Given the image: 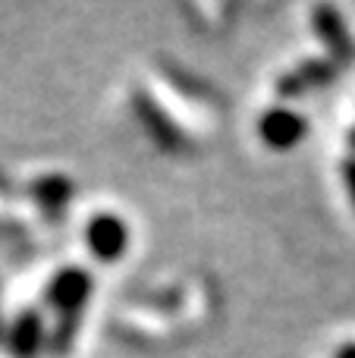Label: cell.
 Instances as JSON below:
<instances>
[{"label":"cell","instance_id":"6da1fadb","mask_svg":"<svg viewBox=\"0 0 355 358\" xmlns=\"http://www.w3.org/2000/svg\"><path fill=\"white\" fill-rule=\"evenodd\" d=\"M92 273L85 267H63L60 273H54V280L48 283V305L57 315H85V305L92 299Z\"/></svg>","mask_w":355,"mask_h":358},{"label":"cell","instance_id":"7a4b0ae2","mask_svg":"<svg viewBox=\"0 0 355 358\" xmlns=\"http://www.w3.org/2000/svg\"><path fill=\"white\" fill-rule=\"evenodd\" d=\"M340 66L331 60V57H312V60H302L299 66L287 69V73L277 79V94H280L283 101H296L302 98V94L308 92H318V88L331 85L333 79H337Z\"/></svg>","mask_w":355,"mask_h":358},{"label":"cell","instance_id":"3957f363","mask_svg":"<svg viewBox=\"0 0 355 358\" xmlns=\"http://www.w3.org/2000/svg\"><path fill=\"white\" fill-rule=\"evenodd\" d=\"M312 25H314V35H318L321 44L327 48V57H331L337 66H346V63L355 60V41L349 35V25H346L343 13H340L337 6H314Z\"/></svg>","mask_w":355,"mask_h":358},{"label":"cell","instance_id":"277c9868","mask_svg":"<svg viewBox=\"0 0 355 358\" xmlns=\"http://www.w3.org/2000/svg\"><path fill=\"white\" fill-rule=\"evenodd\" d=\"M85 242L94 258L113 264V261L123 258L126 245H129V229H126L123 217L117 214H94L85 227Z\"/></svg>","mask_w":355,"mask_h":358},{"label":"cell","instance_id":"5b68a950","mask_svg":"<svg viewBox=\"0 0 355 358\" xmlns=\"http://www.w3.org/2000/svg\"><path fill=\"white\" fill-rule=\"evenodd\" d=\"M132 110H136L138 123L145 126V132H148V136L154 138L164 151H180L182 145H186L182 129L173 123V117H170V113L164 110V107L157 104L151 94H145V92L132 94Z\"/></svg>","mask_w":355,"mask_h":358},{"label":"cell","instance_id":"8992f818","mask_svg":"<svg viewBox=\"0 0 355 358\" xmlns=\"http://www.w3.org/2000/svg\"><path fill=\"white\" fill-rule=\"evenodd\" d=\"M258 132H261L264 145H270L277 151H289L308 136V123L293 107H270L258 123Z\"/></svg>","mask_w":355,"mask_h":358},{"label":"cell","instance_id":"52a82bcc","mask_svg":"<svg viewBox=\"0 0 355 358\" xmlns=\"http://www.w3.org/2000/svg\"><path fill=\"white\" fill-rule=\"evenodd\" d=\"M44 346V317L38 308H25L6 330V349L13 358H38Z\"/></svg>","mask_w":355,"mask_h":358},{"label":"cell","instance_id":"ba28073f","mask_svg":"<svg viewBox=\"0 0 355 358\" xmlns=\"http://www.w3.org/2000/svg\"><path fill=\"white\" fill-rule=\"evenodd\" d=\"M31 198H35V204L44 210V217H60L63 210H66L69 198H73V182H69L66 176L60 173H50V176H41L35 179V182L29 185Z\"/></svg>","mask_w":355,"mask_h":358},{"label":"cell","instance_id":"9c48e42d","mask_svg":"<svg viewBox=\"0 0 355 358\" xmlns=\"http://www.w3.org/2000/svg\"><path fill=\"white\" fill-rule=\"evenodd\" d=\"M79 330H82V315H60L48 336V352L54 358H66L73 352L75 340H79Z\"/></svg>","mask_w":355,"mask_h":358},{"label":"cell","instance_id":"30bf717a","mask_svg":"<svg viewBox=\"0 0 355 358\" xmlns=\"http://www.w3.org/2000/svg\"><path fill=\"white\" fill-rule=\"evenodd\" d=\"M343 182H346V192H349L352 208H355V155L343 161Z\"/></svg>","mask_w":355,"mask_h":358},{"label":"cell","instance_id":"8fae6325","mask_svg":"<svg viewBox=\"0 0 355 358\" xmlns=\"http://www.w3.org/2000/svg\"><path fill=\"white\" fill-rule=\"evenodd\" d=\"M337 358H355V343H343L337 349Z\"/></svg>","mask_w":355,"mask_h":358},{"label":"cell","instance_id":"7c38bea8","mask_svg":"<svg viewBox=\"0 0 355 358\" xmlns=\"http://www.w3.org/2000/svg\"><path fill=\"white\" fill-rule=\"evenodd\" d=\"M6 330H10V327H3V315H0V343L6 340Z\"/></svg>","mask_w":355,"mask_h":358},{"label":"cell","instance_id":"4fadbf2b","mask_svg":"<svg viewBox=\"0 0 355 358\" xmlns=\"http://www.w3.org/2000/svg\"><path fill=\"white\" fill-rule=\"evenodd\" d=\"M349 145H352V151H355V129L349 132Z\"/></svg>","mask_w":355,"mask_h":358}]
</instances>
